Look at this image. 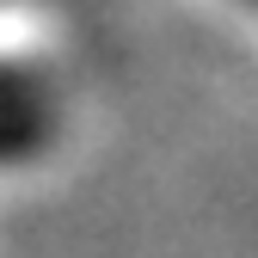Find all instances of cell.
Segmentation results:
<instances>
[{
    "label": "cell",
    "mask_w": 258,
    "mask_h": 258,
    "mask_svg": "<svg viewBox=\"0 0 258 258\" xmlns=\"http://www.w3.org/2000/svg\"><path fill=\"white\" fill-rule=\"evenodd\" d=\"M252 7H258V0H252Z\"/></svg>",
    "instance_id": "6da1fadb"
}]
</instances>
